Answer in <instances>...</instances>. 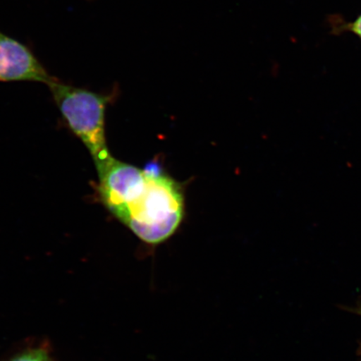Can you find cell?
<instances>
[{"instance_id": "1", "label": "cell", "mask_w": 361, "mask_h": 361, "mask_svg": "<svg viewBox=\"0 0 361 361\" xmlns=\"http://www.w3.org/2000/svg\"><path fill=\"white\" fill-rule=\"evenodd\" d=\"M123 213L117 219L149 245L173 235L184 215V197L178 183L152 165L144 169Z\"/></svg>"}, {"instance_id": "2", "label": "cell", "mask_w": 361, "mask_h": 361, "mask_svg": "<svg viewBox=\"0 0 361 361\" xmlns=\"http://www.w3.org/2000/svg\"><path fill=\"white\" fill-rule=\"evenodd\" d=\"M47 85L68 126L88 149L100 176L115 159L107 147L105 130L111 96L72 87L55 78Z\"/></svg>"}, {"instance_id": "3", "label": "cell", "mask_w": 361, "mask_h": 361, "mask_svg": "<svg viewBox=\"0 0 361 361\" xmlns=\"http://www.w3.org/2000/svg\"><path fill=\"white\" fill-rule=\"evenodd\" d=\"M53 78L26 45L0 31L1 82L35 81L48 85Z\"/></svg>"}, {"instance_id": "4", "label": "cell", "mask_w": 361, "mask_h": 361, "mask_svg": "<svg viewBox=\"0 0 361 361\" xmlns=\"http://www.w3.org/2000/svg\"><path fill=\"white\" fill-rule=\"evenodd\" d=\"M4 361H57L53 346L47 340L25 343Z\"/></svg>"}, {"instance_id": "5", "label": "cell", "mask_w": 361, "mask_h": 361, "mask_svg": "<svg viewBox=\"0 0 361 361\" xmlns=\"http://www.w3.org/2000/svg\"><path fill=\"white\" fill-rule=\"evenodd\" d=\"M342 29L357 35L361 39V15L356 18L355 20L342 26Z\"/></svg>"}, {"instance_id": "6", "label": "cell", "mask_w": 361, "mask_h": 361, "mask_svg": "<svg viewBox=\"0 0 361 361\" xmlns=\"http://www.w3.org/2000/svg\"><path fill=\"white\" fill-rule=\"evenodd\" d=\"M349 311H350L352 313H355L361 316V303L359 304L357 307H355V308L349 309Z\"/></svg>"}]
</instances>
